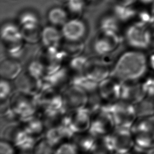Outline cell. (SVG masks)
<instances>
[{
    "label": "cell",
    "instance_id": "cell-44",
    "mask_svg": "<svg viewBox=\"0 0 154 154\" xmlns=\"http://www.w3.org/2000/svg\"><path fill=\"white\" fill-rule=\"evenodd\" d=\"M145 154H154V147L146 150L145 152Z\"/></svg>",
    "mask_w": 154,
    "mask_h": 154
},
{
    "label": "cell",
    "instance_id": "cell-45",
    "mask_svg": "<svg viewBox=\"0 0 154 154\" xmlns=\"http://www.w3.org/2000/svg\"><path fill=\"white\" fill-rule=\"evenodd\" d=\"M19 154H32V152H20Z\"/></svg>",
    "mask_w": 154,
    "mask_h": 154
},
{
    "label": "cell",
    "instance_id": "cell-12",
    "mask_svg": "<svg viewBox=\"0 0 154 154\" xmlns=\"http://www.w3.org/2000/svg\"><path fill=\"white\" fill-rule=\"evenodd\" d=\"M73 128L76 134L88 132L92 120V115L85 107L69 112Z\"/></svg>",
    "mask_w": 154,
    "mask_h": 154
},
{
    "label": "cell",
    "instance_id": "cell-37",
    "mask_svg": "<svg viewBox=\"0 0 154 154\" xmlns=\"http://www.w3.org/2000/svg\"><path fill=\"white\" fill-rule=\"evenodd\" d=\"M68 7L72 13H81L84 7V1L83 0H69Z\"/></svg>",
    "mask_w": 154,
    "mask_h": 154
},
{
    "label": "cell",
    "instance_id": "cell-10",
    "mask_svg": "<svg viewBox=\"0 0 154 154\" xmlns=\"http://www.w3.org/2000/svg\"><path fill=\"white\" fill-rule=\"evenodd\" d=\"M146 97L141 81L121 82L120 99L135 105Z\"/></svg>",
    "mask_w": 154,
    "mask_h": 154
},
{
    "label": "cell",
    "instance_id": "cell-21",
    "mask_svg": "<svg viewBox=\"0 0 154 154\" xmlns=\"http://www.w3.org/2000/svg\"><path fill=\"white\" fill-rule=\"evenodd\" d=\"M134 106L137 118L154 116V97H146Z\"/></svg>",
    "mask_w": 154,
    "mask_h": 154
},
{
    "label": "cell",
    "instance_id": "cell-4",
    "mask_svg": "<svg viewBox=\"0 0 154 154\" xmlns=\"http://www.w3.org/2000/svg\"><path fill=\"white\" fill-rule=\"evenodd\" d=\"M115 125L111 112V103L104 102L100 109L92 116L88 132L96 138H101L112 132Z\"/></svg>",
    "mask_w": 154,
    "mask_h": 154
},
{
    "label": "cell",
    "instance_id": "cell-16",
    "mask_svg": "<svg viewBox=\"0 0 154 154\" xmlns=\"http://www.w3.org/2000/svg\"><path fill=\"white\" fill-rule=\"evenodd\" d=\"M22 66L20 63L13 58L1 61L0 73L2 78L7 80L16 79L20 74Z\"/></svg>",
    "mask_w": 154,
    "mask_h": 154
},
{
    "label": "cell",
    "instance_id": "cell-47",
    "mask_svg": "<svg viewBox=\"0 0 154 154\" xmlns=\"http://www.w3.org/2000/svg\"><path fill=\"white\" fill-rule=\"evenodd\" d=\"M152 9V11H153V13H154V7H153Z\"/></svg>",
    "mask_w": 154,
    "mask_h": 154
},
{
    "label": "cell",
    "instance_id": "cell-39",
    "mask_svg": "<svg viewBox=\"0 0 154 154\" xmlns=\"http://www.w3.org/2000/svg\"><path fill=\"white\" fill-rule=\"evenodd\" d=\"M114 152L107 148L99 139L97 146L91 154H114Z\"/></svg>",
    "mask_w": 154,
    "mask_h": 154
},
{
    "label": "cell",
    "instance_id": "cell-20",
    "mask_svg": "<svg viewBox=\"0 0 154 154\" xmlns=\"http://www.w3.org/2000/svg\"><path fill=\"white\" fill-rule=\"evenodd\" d=\"M61 35L54 26H46L42 31L41 40L48 48H56L61 41Z\"/></svg>",
    "mask_w": 154,
    "mask_h": 154
},
{
    "label": "cell",
    "instance_id": "cell-24",
    "mask_svg": "<svg viewBox=\"0 0 154 154\" xmlns=\"http://www.w3.org/2000/svg\"><path fill=\"white\" fill-rule=\"evenodd\" d=\"M20 23L23 29H31L39 27V21L37 15L32 11H25L20 15Z\"/></svg>",
    "mask_w": 154,
    "mask_h": 154
},
{
    "label": "cell",
    "instance_id": "cell-3",
    "mask_svg": "<svg viewBox=\"0 0 154 154\" xmlns=\"http://www.w3.org/2000/svg\"><path fill=\"white\" fill-rule=\"evenodd\" d=\"M125 38L131 49L143 51L150 49L151 40L149 26L135 20L126 28Z\"/></svg>",
    "mask_w": 154,
    "mask_h": 154
},
{
    "label": "cell",
    "instance_id": "cell-9",
    "mask_svg": "<svg viewBox=\"0 0 154 154\" xmlns=\"http://www.w3.org/2000/svg\"><path fill=\"white\" fill-rule=\"evenodd\" d=\"M98 92L105 102L114 103L120 100L121 82L106 78L99 83Z\"/></svg>",
    "mask_w": 154,
    "mask_h": 154
},
{
    "label": "cell",
    "instance_id": "cell-36",
    "mask_svg": "<svg viewBox=\"0 0 154 154\" xmlns=\"http://www.w3.org/2000/svg\"><path fill=\"white\" fill-rule=\"evenodd\" d=\"M16 149L12 143L1 140L0 154H17Z\"/></svg>",
    "mask_w": 154,
    "mask_h": 154
},
{
    "label": "cell",
    "instance_id": "cell-46",
    "mask_svg": "<svg viewBox=\"0 0 154 154\" xmlns=\"http://www.w3.org/2000/svg\"><path fill=\"white\" fill-rule=\"evenodd\" d=\"M60 1H68L69 0H59Z\"/></svg>",
    "mask_w": 154,
    "mask_h": 154
},
{
    "label": "cell",
    "instance_id": "cell-28",
    "mask_svg": "<svg viewBox=\"0 0 154 154\" xmlns=\"http://www.w3.org/2000/svg\"><path fill=\"white\" fill-rule=\"evenodd\" d=\"M55 150V147L49 144L42 137L37 141L32 153V154H54Z\"/></svg>",
    "mask_w": 154,
    "mask_h": 154
},
{
    "label": "cell",
    "instance_id": "cell-40",
    "mask_svg": "<svg viewBox=\"0 0 154 154\" xmlns=\"http://www.w3.org/2000/svg\"><path fill=\"white\" fill-rule=\"evenodd\" d=\"M147 65L149 71L154 73V50L147 55Z\"/></svg>",
    "mask_w": 154,
    "mask_h": 154
},
{
    "label": "cell",
    "instance_id": "cell-38",
    "mask_svg": "<svg viewBox=\"0 0 154 154\" xmlns=\"http://www.w3.org/2000/svg\"><path fill=\"white\" fill-rule=\"evenodd\" d=\"M87 64V59L84 57H78L75 58L70 63V66L72 69L76 70H80L82 69H85Z\"/></svg>",
    "mask_w": 154,
    "mask_h": 154
},
{
    "label": "cell",
    "instance_id": "cell-2",
    "mask_svg": "<svg viewBox=\"0 0 154 154\" xmlns=\"http://www.w3.org/2000/svg\"><path fill=\"white\" fill-rule=\"evenodd\" d=\"M131 131L134 139V148L146 152L154 147V116L138 118Z\"/></svg>",
    "mask_w": 154,
    "mask_h": 154
},
{
    "label": "cell",
    "instance_id": "cell-7",
    "mask_svg": "<svg viewBox=\"0 0 154 154\" xmlns=\"http://www.w3.org/2000/svg\"><path fill=\"white\" fill-rule=\"evenodd\" d=\"M61 94L68 113L85 108L87 105L88 94L77 85L70 84L63 89Z\"/></svg>",
    "mask_w": 154,
    "mask_h": 154
},
{
    "label": "cell",
    "instance_id": "cell-19",
    "mask_svg": "<svg viewBox=\"0 0 154 154\" xmlns=\"http://www.w3.org/2000/svg\"><path fill=\"white\" fill-rule=\"evenodd\" d=\"M85 76L89 79L99 83L107 78L109 71L106 65L99 63H87L85 68Z\"/></svg>",
    "mask_w": 154,
    "mask_h": 154
},
{
    "label": "cell",
    "instance_id": "cell-41",
    "mask_svg": "<svg viewBox=\"0 0 154 154\" xmlns=\"http://www.w3.org/2000/svg\"><path fill=\"white\" fill-rule=\"evenodd\" d=\"M140 6L152 8L154 7V0H137Z\"/></svg>",
    "mask_w": 154,
    "mask_h": 154
},
{
    "label": "cell",
    "instance_id": "cell-13",
    "mask_svg": "<svg viewBox=\"0 0 154 154\" xmlns=\"http://www.w3.org/2000/svg\"><path fill=\"white\" fill-rule=\"evenodd\" d=\"M85 24L81 20L73 19L67 21L63 27L62 34L69 42H79L86 33Z\"/></svg>",
    "mask_w": 154,
    "mask_h": 154
},
{
    "label": "cell",
    "instance_id": "cell-5",
    "mask_svg": "<svg viewBox=\"0 0 154 154\" xmlns=\"http://www.w3.org/2000/svg\"><path fill=\"white\" fill-rule=\"evenodd\" d=\"M10 103L22 123L39 114V110L34 100V96L16 91L10 97Z\"/></svg>",
    "mask_w": 154,
    "mask_h": 154
},
{
    "label": "cell",
    "instance_id": "cell-30",
    "mask_svg": "<svg viewBox=\"0 0 154 154\" xmlns=\"http://www.w3.org/2000/svg\"><path fill=\"white\" fill-rule=\"evenodd\" d=\"M146 97H154V73L147 74L141 81Z\"/></svg>",
    "mask_w": 154,
    "mask_h": 154
},
{
    "label": "cell",
    "instance_id": "cell-29",
    "mask_svg": "<svg viewBox=\"0 0 154 154\" xmlns=\"http://www.w3.org/2000/svg\"><path fill=\"white\" fill-rule=\"evenodd\" d=\"M21 33L23 39L27 42L34 43L41 40L42 31L39 27L31 29L22 28Z\"/></svg>",
    "mask_w": 154,
    "mask_h": 154
},
{
    "label": "cell",
    "instance_id": "cell-6",
    "mask_svg": "<svg viewBox=\"0 0 154 154\" xmlns=\"http://www.w3.org/2000/svg\"><path fill=\"white\" fill-rule=\"evenodd\" d=\"M111 112L115 127L131 129L138 119L134 105L122 99L111 103Z\"/></svg>",
    "mask_w": 154,
    "mask_h": 154
},
{
    "label": "cell",
    "instance_id": "cell-31",
    "mask_svg": "<svg viewBox=\"0 0 154 154\" xmlns=\"http://www.w3.org/2000/svg\"><path fill=\"white\" fill-rule=\"evenodd\" d=\"M79 149L73 141L61 143L55 149L54 154H78Z\"/></svg>",
    "mask_w": 154,
    "mask_h": 154
},
{
    "label": "cell",
    "instance_id": "cell-17",
    "mask_svg": "<svg viewBox=\"0 0 154 154\" xmlns=\"http://www.w3.org/2000/svg\"><path fill=\"white\" fill-rule=\"evenodd\" d=\"M72 140L77 145L79 150L87 154H91L99 142L98 138L92 136L88 132L76 134Z\"/></svg>",
    "mask_w": 154,
    "mask_h": 154
},
{
    "label": "cell",
    "instance_id": "cell-26",
    "mask_svg": "<svg viewBox=\"0 0 154 154\" xmlns=\"http://www.w3.org/2000/svg\"><path fill=\"white\" fill-rule=\"evenodd\" d=\"M116 17L123 21H128L131 19H135L137 9L131 6L119 5L115 8Z\"/></svg>",
    "mask_w": 154,
    "mask_h": 154
},
{
    "label": "cell",
    "instance_id": "cell-35",
    "mask_svg": "<svg viewBox=\"0 0 154 154\" xmlns=\"http://www.w3.org/2000/svg\"><path fill=\"white\" fill-rule=\"evenodd\" d=\"M65 46V51L70 55H78L82 51L83 45L78 43L79 42H69Z\"/></svg>",
    "mask_w": 154,
    "mask_h": 154
},
{
    "label": "cell",
    "instance_id": "cell-1",
    "mask_svg": "<svg viewBox=\"0 0 154 154\" xmlns=\"http://www.w3.org/2000/svg\"><path fill=\"white\" fill-rule=\"evenodd\" d=\"M147 55L137 49L126 51L117 61L112 76L120 82L141 81L149 72Z\"/></svg>",
    "mask_w": 154,
    "mask_h": 154
},
{
    "label": "cell",
    "instance_id": "cell-43",
    "mask_svg": "<svg viewBox=\"0 0 154 154\" xmlns=\"http://www.w3.org/2000/svg\"><path fill=\"white\" fill-rule=\"evenodd\" d=\"M125 154H145V152L135 148H134L131 152H129L127 153H125Z\"/></svg>",
    "mask_w": 154,
    "mask_h": 154
},
{
    "label": "cell",
    "instance_id": "cell-33",
    "mask_svg": "<svg viewBox=\"0 0 154 154\" xmlns=\"http://www.w3.org/2000/svg\"><path fill=\"white\" fill-rule=\"evenodd\" d=\"M44 72V66L39 61H33L28 67V73L38 79H41V78L43 76Z\"/></svg>",
    "mask_w": 154,
    "mask_h": 154
},
{
    "label": "cell",
    "instance_id": "cell-27",
    "mask_svg": "<svg viewBox=\"0 0 154 154\" xmlns=\"http://www.w3.org/2000/svg\"><path fill=\"white\" fill-rule=\"evenodd\" d=\"M135 20L148 26L154 23V13L152 9L141 6L140 8L137 9Z\"/></svg>",
    "mask_w": 154,
    "mask_h": 154
},
{
    "label": "cell",
    "instance_id": "cell-14",
    "mask_svg": "<svg viewBox=\"0 0 154 154\" xmlns=\"http://www.w3.org/2000/svg\"><path fill=\"white\" fill-rule=\"evenodd\" d=\"M38 140L22 127L16 134L12 143L20 152H32Z\"/></svg>",
    "mask_w": 154,
    "mask_h": 154
},
{
    "label": "cell",
    "instance_id": "cell-42",
    "mask_svg": "<svg viewBox=\"0 0 154 154\" xmlns=\"http://www.w3.org/2000/svg\"><path fill=\"white\" fill-rule=\"evenodd\" d=\"M149 30H150V40H151L150 49L154 50V23L149 25Z\"/></svg>",
    "mask_w": 154,
    "mask_h": 154
},
{
    "label": "cell",
    "instance_id": "cell-22",
    "mask_svg": "<svg viewBox=\"0 0 154 154\" xmlns=\"http://www.w3.org/2000/svg\"><path fill=\"white\" fill-rule=\"evenodd\" d=\"M49 21L55 26H63L67 22V13L61 7H54L48 15Z\"/></svg>",
    "mask_w": 154,
    "mask_h": 154
},
{
    "label": "cell",
    "instance_id": "cell-15",
    "mask_svg": "<svg viewBox=\"0 0 154 154\" xmlns=\"http://www.w3.org/2000/svg\"><path fill=\"white\" fill-rule=\"evenodd\" d=\"M103 32V35L97 39L94 43V49L99 54H105L111 51L120 42L117 34Z\"/></svg>",
    "mask_w": 154,
    "mask_h": 154
},
{
    "label": "cell",
    "instance_id": "cell-34",
    "mask_svg": "<svg viewBox=\"0 0 154 154\" xmlns=\"http://www.w3.org/2000/svg\"><path fill=\"white\" fill-rule=\"evenodd\" d=\"M102 29L103 32L107 33L116 34L118 30V25L117 21L112 17H108L103 20L101 23Z\"/></svg>",
    "mask_w": 154,
    "mask_h": 154
},
{
    "label": "cell",
    "instance_id": "cell-25",
    "mask_svg": "<svg viewBox=\"0 0 154 154\" xmlns=\"http://www.w3.org/2000/svg\"><path fill=\"white\" fill-rule=\"evenodd\" d=\"M43 138L51 146H58L63 140V138L57 126L46 129Z\"/></svg>",
    "mask_w": 154,
    "mask_h": 154
},
{
    "label": "cell",
    "instance_id": "cell-23",
    "mask_svg": "<svg viewBox=\"0 0 154 154\" xmlns=\"http://www.w3.org/2000/svg\"><path fill=\"white\" fill-rule=\"evenodd\" d=\"M104 102L97 90L88 94V101L85 108L90 112L93 116L99 112Z\"/></svg>",
    "mask_w": 154,
    "mask_h": 154
},
{
    "label": "cell",
    "instance_id": "cell-11",
    "mask_svg": "<svg viewBox=\"0 0 154 154\" xmlns=\"http://www.w3.org/2000/svg\"><path fill=\"white\" fill-rule=\"evenodd\" d=\"M15 86L16 91L22 93L34 96L38 93L42 85V79H38L28 73H25L16 78Z\"/></svg>",
    "mask_w": 154,
    "mask_h": 154
},
{
    "label": "cell",
    "instance_id": "cell-32",
    "mask_svg": "<svg viewBox=\"0 0 154 154\" xmlns=\"http://www.w3.org/2000/svg\"><path fill=\"white\" fill-rule=\"evenodd\" d=\"M10 80L2 78L0 84V97L1 101L9 99L14 93L12 84Z\"/></svg>",
    "mask_w": 154,
    "mask_h": 154
},
{
    "label": "cell",
    "instance_id": "cell-8",
    "mask_svg": "<svg viewBox=\"0 0 154 154\" xmlns=\"http://www.w3.org/2000/svg\"><path fill=\"white\" fill-rule=\"evenodd\" d=\"M111 135L114 153L125 154L134 148L135 143L131 129L115 127Z\"/></svg>",
    "mask_w": 154,
    "mask_h": 154
},
{
    "label": "cell",
    "instance_id": "cell-18",
    "mask_svg": "<svg viewBox=\"0 0 154 154\" xmlns=\"http://www.w3.org/2000/svg\"><path fill=\"white\" fill-rule=\"evenodd\" d=\"M22 124L24 130L37 140H39L43 137L46 127L40 114H38L28 121Z\"/></svg>",
    "mask_w": 154,
    "mask_h": 154
}]
</instances>
